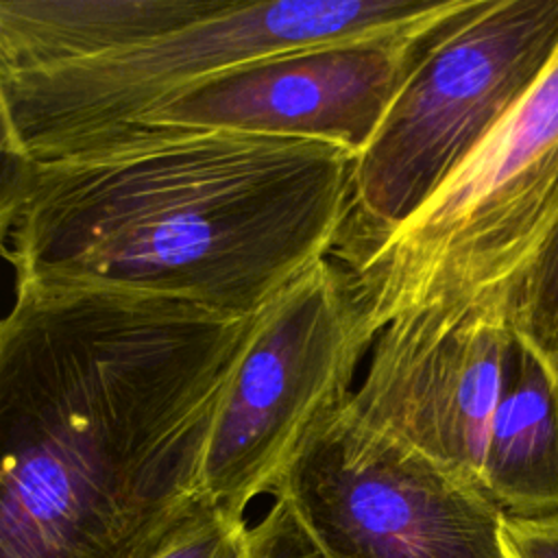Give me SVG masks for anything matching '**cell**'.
<instances>
[{
    "mask_svg": "<svg viewBox=\"0 0 558 558\" xmlns=\"http://www.w3.org/2000/svg\"><path fill=\"white\" fill-rule=\"evenodd\" d=\"M251 323L15 286L0 320V558H155L207 514L203 451Z\"/></svg>",
    "mask_w": 558,
    "mask_h": 558,
    "instance_id": "obj_1",
    "label": "cell"
},
{
    "mask_svg": "<svg viewBox=\"0 0 558 558\" xmlns=\"http://www.w3.org/2000/svg\"><path fill=\"white\" fill-rule=\"evenodd\" d=\"M355 155L318 142L135 126L35 163L15 286L102 290L251 318L329 257Z\"/></svg>",
    "mask_w": 558,
    "mask_h": 558,
    "instance_id": "obj_2",
    "label": "cell"
},
{
    "mask_svg": "<svg viewBox=\"0 0 558 558\" xmlns=\"http://www.w3.org/2000/svg\"><path fill=\"white\" fill-rule=\"evenodd\" d=\"M471 0H227L222 9L113 54L2 78L35 163L135 129L187 87L277 52L432 28Z\"/></svg>",
    "mask_w": 558,
    "mask_h": 558,
    "instance_id": "obj_4",
    "label": "cell"
},
{
    "mask_svg": "<svg viewBox=\"0 0 558 558\" xmlns=\"http://www.w3.org/2000/svg\"><path fill=\"white\" fill-rule=\"evenodd\" d=\"M549 368L554 371V377H556V386H558V360L554 364H549Z\"/></svg>",
    "mask_w": 558,
    "mask_h": 558,
    "instance_id": "obj_17",
    "label": "cell"
},
{
    "mask_svg": "<svg viewBox=\"0 0 558 558\" xmlns=\"http://www.w3.org/2000/svg\"><path fill=\"white\" fill-rule=\"evenodd\" d=\"M240 558H327L294 508L275 497L272 508L246 530V543Z\"/></svg>",
    "mask_w": 558,
    "mask_h": 558,
    "instance_id": "obj_14",
    "label": "cell"
},
{
    "mask_svg": "<svg viewBox=\"0 0 558 558\" xmlns=\"http://www.w3.org/2000/svg\"><path fill=\"white\" fill-rule=\"evenodd\" d=\"M514 340L506 316H473L425 342L379 333L347 408L482 490L484 451Z\"/></svg>",
    "mask_w": 558,
    "mask_h": 558,
    "instance_id": "obj_9",
    "label": "cell"
},
{
    "mask_svg": "<svg viewBox=\"0 0 558 558\" xmlns=\"http://www.w3.org/2000/svg\"><path fill=\"white\" fill-rule=\"evenodd\" d=\"M482 490L508 517L558 512V386L519 338L484 451Z\"/></svg>",
    "mask_w": 558,
    "mask_h": 558,
    "instance_id": "obj_11",
    "label": "cell"
},
{
    "mask_svg": "<svg viewBox=\"0 0 558 558\" xmlns=\"http://www.w3.org/2000/svg\"><path fill=\"white\" fill-rule=\"evenodd\" d=\"M514 336L547 364L558 360V229L523 275L508 312Z\"/></svg>",
    "mask_w": 558,
    "mask_h": 558,
    "instance_id": "obj_12",
    "label": "cell"
},
{
    "mask_svg": "<svg viewBox=\"0 0 558 558\" xmlns=\"http://www.w3.org/2000/svg\"><path fill=\"white\" fill-rule=\"evenodd\" d=\"M227 0H0V81L100 59Z\"/></svg>",
    "mask_w": 558,
    "mask_h": 558,
    "instance_id": "obj_10",
    "label": "cell"
},
{
    "mask_svg": "<svg viewBox=\"0 0 558 558\" xmlns=\"http://www.w3.org/2000/svg\"><path fill=\"white\" fill-rule=\"evenodd\" d=\"M246 530L244 521L229 519L211 508L155 558H240Z\"/></svg>",
    "mask_w": 558,
    "mask_h": 558,
    "instance_id": "obj_15",
    "label": "cell"
},
{
    "mask_svg": "<svg viewBox=\"0 0 558 558\" xmlns=\"http://www.w3.org/2000/svg\"><path fill=\"white\" fill-rule=\"evenodd\" d=\"M558 46V0H473L434 35L355 157L329 257L357 268L484 142Z\"/></svg>",
    "mask_w": 558,
    "mask_h": 558,
    "instance_id": "obj_5",
    "label": "cell"
},
{
    "mask_svg": "<svg viewBox=\"0 0 558 558\" xmlns=\"http://www.w3.org/2000/svg\"><path fill=\"white\" fill-rule=\"evenodd\" d=\"M35 179V161L13 131L0 85V257H11L9 240Z\"/></svg>",
    "mask_w": 558,
    "mask_h": 558,
    "instance_id": "obj_13",
    "label": "cell"
},
{
    "mask_svg": "<svg viewBox=\"0 0 558 558\" xmlns=\"http://www.w3.org/2000/svg\"><path fill=\"white\" fill-rule=\"evenodd\" d=\"M449 20L416 33L296 48L248 61L187 87L137 126L303 140L338 146L357 157Z\"/></svg>",
    "mask_w": 558,
    "mask_h": 558,
    "instance_id": "obj_8",
    "label": "cell"
},
{
    "mask_svg": "<svg viewBox=\"0 0 558 558\" xmlns=\"http://www.w3.org/2000/svg\"><path fill=\"white\" fill-rule=\"evenodd\" d=\"M506 558H558V512L501 521Z\"/></svg>",
    "mask_w": 558,
    "mask_h": 558,
    "instance_id": "obj_16",
    "label": "cell"
},
{
    "mask_svg": "<svg viewBox=\"0 0 558 558\" xmlns=\"http://www.w3.org/2000/svg\"><path fill=\"white\" fill-rule=\"evenodd\" d=\"M270 493L327 558H506L504 512L480 488L347 403L305 436Z\"/></svg>",
    "mask_w": 558,
    "mask_h": 558,
    "instance_id": "obj_7",
    "label": "cell"
},
{
    "mask_svg": "<svg viewBox=\"0 0 558 558\" xmlns=\"http://www.w3.org/2000/svg\"><path fill=\"white\" fill-rule=\"evenodd\" d=\"M355 281L323 257L255 316L207 434L201 493L225 517L270 493L305 436L351 397L375 342Z\"/></svg>",
    "mask_w": 558,
    "mask_h": 558,
    "instance_id": "obj_6",
    "label": "cell"
},
{
    "mask_svg": "<svg viewBox=\"0 0 558 558\" xmlns=\"http://www.w3.org/2000/svg\"><path fill=\"white\" fill-rule=\"evenodd\" d=\"M556 229L558 46L484 142L349 272L375 336L425 342L473 316L508 318Z\"/></svg>",
    "mask_w": 558,
    "mask_h": 558,
    "instance_id": "obj_3",
    "label": "cell"
}]
</instances>
